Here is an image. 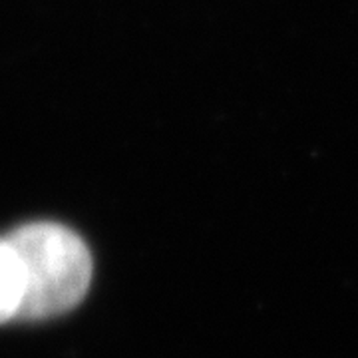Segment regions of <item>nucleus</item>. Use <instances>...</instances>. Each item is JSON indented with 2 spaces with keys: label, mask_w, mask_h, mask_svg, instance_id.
I'll return each instance as SVG.
<instances>
[{
  "label": "nucleus",
  "mask_w": 358,
  "mask_h": 358,
  "mask_svg": "<svg viewBox=\"0 0 358 358\" xmlns=\"http://www.w3.org/2000/svg\"><path fill=\"white\" fill-rule=\"evenodd\" d=\"M8 241L24 271L20 320L58 317L88 293L92 255L72 229L50 221L26 223L8 235Z\"/></svg>",
  "instance_id": "nucleus-1"
},
{
  "label": "nucleus",
  "mask_w": 358,
  "mask_h": 358,
  "mask_svg": "<svg viewBox=\"0 0 358 358\" xmlns=\"http://www.w3.org/2000/svg\"><path fill=\"white\" fill-rule=\"evenodd\" d=\"M24 299V271L8 237L0 239V324L18 319Z\"/></svg>",
  "instance_id": "nucleus-2"
}]
</instances>
